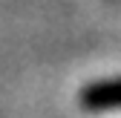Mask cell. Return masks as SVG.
<instances>
[{"label": "cell", "mask_w": 121, "mask_h": 118, "mask_svg": "<svg viewBox=\"0 0 121 118\" xmlns=\"http://www.w3.org/2000/svg\"><path fill=\"white\" fill-rule=\"evenodd\" d=\"M78 104L86 112H115V110H121V78L86 84L78 92Z\"/></svg>", "instance_id": "6da1fadb"}]
</instances>
